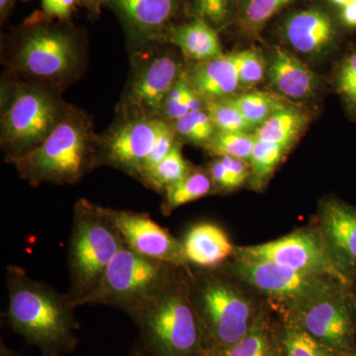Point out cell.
Here are the masks:
<instances>
[{
  "label": "cell",
  "mask_w": 356,
  "mask_h": 356,
  "mask_svg": "<svg viewBox=\"0 0 356 356\" xmlns=\"http://www.w3.org/2000/svg\"><path fill=\"white\" fill-rule=\"evenodd\" d=\"M83 63V48L76 37L50 25L26 30L10 53L14 72L51 88L74 79Z\"/></svg>",
  "instance_id": "obj_8"
},
{
  "label": "cell",
  "mask_w": 356,
  "mask_h": 356,
  "mask_svg": "<svg viewBox=\"0 0 356 356\" xmlns=\"http://www.w3.org/2000/svg\"><path fill=\"white\" fill-rule=\"evenodd\" d=\"M336 356H356V348L353 350L343 351V353H339Z\"/></svg>",
  "instance_id": "obj_45"
},
{
  "label": "cell",
  "mask_w": 356,
  "mask_h": 356,
  "mask_svg": "<svg viewBox=\"0 0 356 356\" xmlns=\"http://www.w3.org/2000/svg\"><path fill=\"white\" fill-rule=\"evenodd\" d=\"M222 159L224 165L228 168L234 180L238 187L242 186L243 184L250 179V170L248 163L242 159L229 158V156H219Z\"/></svg>",
  "instance_id": "obj_39"
},
{
  "label": "cell",
  "mask_w": 356,
  "mask_h": 356,
  "mask_svg": "<svg viewBox=\"0 0 356 356\" xmlns=\"http://www.w3.org/2000/svg\"><path fill=\"white\" fill-rule=\"evenodd\" d=\"M355 285L337 281L286 314L336 355L356 348Z\"/></svg>",
  "instance_id": "obj_9"
},
{
  "label": "cell",
  "mask_w": 356,
  "mask_h": 356,
  "mask_svg": "<svg viewBox=\"0 0 356 356\" xmlns=\"http://www.w3.org/2000/svg\"><path fill=\"white\" fill-rule=\"evenodd\" d=\"M172 54H161L140 65L131 79L123 103L126 117H161L166 96L184 74Z\"/></svg>",
  "instance_id": "obj_13"
},
{
  "label": "cell",
  "mask_w": 356,
  "mask_h": 356,
  "mask_svg": "<svg viewBox=\"0 0 356 356\" xmlns=\"http://www.w3.org/2000/svg\"><path fill=\"white\" fill-rule=\"evenodd\" d=\"M6 318L14 332L43 356H62L76 348L77 306L70 293L60 294L17 266L6 267Z\"/></svg>",
  "instance_id": "obj_1"
},
{
  "label": "cell",
  "mask_w": 356,
  "mask_h": 356,
  "mask_svg": "<svg viewBox=\"0 0 356 356\" xmlns=\"http://www.w3.org/2000/svg\"><path fill=\"white\" fill-rule=\"evenodd\" d=\"M289 149L274 143L257 140L248 163L250 170L248 181L252 189L261 191L266 186L267 182Z\"/></svg>",
  "instance_id": "obj_28"
},
{
  "label": "cell",
  "mask_w": 356,
  "mask_h": 356,
  "mask_svg": "<svg viewBox=\"0 0 356 356\" xmlns=\"http://www.w3.org/2000/svg\"><path fill=\"white\" fill-rule=\"evenodd\" d=\"M255 143L257 138L254 135L217 131L204 149L214 156H229L250 163Z\"/></svg>",
  "instance_id": "obj_31"
},
{
  "label": "cell",
  "mask_w": 356,
  "mask_h": 356,
  "mask_svg": "<svg viewBox=\"0 0 356 356\" xmlns=\"http://www.w3.org/2000/svg\"><path fill=\"white\" fill-rule=\"evenodd\" d=\"M125 245L108 208L86 199L77 201L67 252L70 295L77 307L86 305L110 262Z\"/></svg>",
  "instance_id": "obj_5"
},
{
  "label": "cell",
  "mask_w": 356,
  "mask_h": 356,
  "mask_svg": "<svg viewBox=\"0 0 356 356\" xmlns=\"http://www.w3.org/2000/svg\"><path fill=\"white\" fill-rule=\"evenodd\" d=\"M232 259L273 262L303 273L332 276L350 284L337 270L322 236L313 225L295 229L271 242L243 247L236 245Z\"/></svg>",
  "instance_id": "obj_11"
},
{
  "label": "cell",
  "mask_w": 356,
  "mask_h": 356,
  "mask_svg": "<svg viewBox=\"0 0 356 356\" xmlns=\"http://www.w3.org/2000/svg\"><path fill=\"white\" fill-rule=\"evenodd\" d=\"M334 86L348 114L356 118V47L346 53L337 64Z\"/></svg>",
  "instance_id": "obj_33"
},
{
  "label": "cell",
  "mask_w": 356,
  "mask_h": 356,
  "mask_svg": "<svg viewBox=\"0 0 356 356\" xmlns=\"http://www.w3.org/2000/svg\"><path fill=\"white\" fill-rule=\"evenodd\" d=\"M184 76L205 102L228 99L240 89L234 54L196 63Z\"/></svg>",
  "instance_id": "obj_19"
},
{
  "label": "cell",
  "mask_w": 356,
  "mask_h": 356,
  "mask_svg": "<svg viewBox=\"0 0 356 356\" xmlns=\"http://www.w3.org/2000/svg\"><path fill=\"white\" fill-rule=\"evenodd\" d=\"M355 312H356V291H355Z\"/></svg>",
  "instance_id": "obj_46"
},
{
  "label": "cell",
  "mask_w": 356,
  "mask_h": 356,
  "mask_svg": "<svg viewBox=\"0 0 356 356\" xmlns=\"http://www.w3.org/2000/svg\"><path fill=\"white\" fill-rule=\"evenodd\" d=\"M133 27L156 38L177 15L182 0H110Z\"/></svg>",
  "instance_id": "obj_22"
},
{
  "label": "cell",
  "mask_w": 356,
  "mask_h": 356,
  "mask_svg": "<svg viewBox=\"0 0 356 356\" xmlns=\"http://www.w3.org/2000/svg\"><path fill=\"white\" fill-rule=\"evenodd\" d=\"M310 116L305 110L289 104L269 117L257 127V140L274 143L290 149L308 125Z\"/></svg>",
  "instance_id": "obj_23"
},
{
  "label": "cell",
  "mask_w": 356,
  "mask_h": 356,
  "mask_svg": "<svg viewBox=\"0 0 356 356\" xmlns=\"http://www.w3.org/2000/svg\"><path fill=\"white\" fill-rule=\"evenodd\" d=\"M196 17L214 27H224L232 14V0H194Z\"/></svg>",
  "instance_id": "obj_36"
},
{
  "label": "cell",
  "mask_w": 356,
  "mask_h": 356,
  "mask_svg": "<svg viewBox=\"0 0 356 356\" xmlns=\"http://www.w3.org/2000/svg\"><path fill=\"white\" fill-rule=\"evenodd\" d=\"M287 43L297 53L318 58L336 50L341 35L329 14L318 9H305L293 14L283 28Z\"/></svg>",
  "instance_id": "obj_16"
},
{
  "label": "cell",
  "mask_w": 356,
  "mask_h": 356,
  "mask_svg": "<svg viewBox=\"0 0 356 356\" xmlns=\"http://www.w3.org/2000/svg\"><path fill=\"white\" fill-rule=\"evenodd\" d=\"M293 0H243L240 22L250 36H259L264 26Z\"/></svg>",
  "instance_id": "obj_30"
},
{
  "label": "cell",
  "mask_w": 356,
  "mask_h": 356,
  "mask_svg": "<svg viewBox=\"0 0 356 356\" xmlns=\"http://www.w3.org/2000/svg\"><path fill=\"white\" fill-rule=\"evenodd\" d=\"M126 245L138 254L177 266H191L182 241L154 222L147 213L108 208Z\"/></svg>",
  "instance_id": "obj_15"
},
{
  "label": "cell",
  "mask_w": 356,
  "mask_h": 356,
  "mask_svg": "<svg viewBox=\"0 0 356 356\" xmlns=\"http://www.w3.org/2000/svg\"><path fill=\"white\" fill-rule=\"evenodd\" d=\"M277 314L280 320L281 356L337 355L334 351L312 337L294 318L286 314Z\"/></svg>",
  "instance_id": "obj_25"
},
{
  "label": "cell",
  "mask_w": 356,
  "mask_h": 356,
  "mask_svg": "<svg viewBox=\"0 0 356 356\" xmlns=\"http://www.w3.org/2000/svg\"><path fill=\"white\" fill-rule=\"evenodd\" d=\"M329 1L331 2L332 6L339 8V10H341V9L344 8V7L350 6L351 2L355 1V0H329Z\"/></svg>",
  "instance_id": "obj_43"
},
{
  "label": "cell",
  "mask_w": 356,
  "mask_h": 356,
  "mask_svg": "<svg viewBox=\"0 0 356 356\" xmlns=\"http://www.w3.org/2000/svg\"><path fill=\"white\" fill-rule=\"evenodd\" d=\"M313 226L332 264L344 280L356 284V207L337 197L321 201Z\"/></svg>",
  "instance_id": "obj_14"
},
{
  "label": "cell",
  "mask_w": 356,
  "mask_h": 356,
  "mask_svg": "<svg viewBox=\"0 0 356 356\" xmlns=\"http://www.w3.org/2000/svg\"><path fill=\"white\" fill-rule=\"evenodd\" d=\"M267 70L273 88L284 98L310 99L320 86V77L308 65L280 47L273 49Z\"/></svg>",
  "instance_id": "obj_17"
},
{
  "label": "cell",
  "mask_w": 356,
  "mask_h": 356,
  "mask_svg": "<svg viewBox=\"0 0 356 356\" xmlns=\"http://www.w3.org/2000/svg\"><path fill=\"white\" fill-rule=\"evenodd\" d=\"M189 293L207 348L235 343L254 327L268 307L261 294L222 266H191Z\"/></svg>",
  "instance_id": "obj_2"
},
{
  "label": "cell",
  "mask_w": 356,
  "mask_h": 356,
  "mask_svg": "<svg viewBox=\"0 0 356 356\" xmlns=\"http://www.w3.org/2000/svg\"><path fill=\"white\" fill-rule=\"evenodd\" d=\"M130 356H147L146 351L144 350V348H142V346L139 344L136 350H134L132 355Z\"/></svg>",
  "instance_id": "obj_44"
},
{
  "label": "cell",
  "mask_w": 356,
  "mask_h": 356,
  "mask_svg": "<svg viewBox=\"0 0 356 356\" xmlns=\"http://www.w3.org/2000/svg\"><path fill=\"white\" fill-rule=\"evenodd\" d=\"M17 0H0V15L1 21L6 19L15 6Z\"/></svg>",
  "instance_id": "obj_42"
},
{
  "label": "cell",
  "mask_w": 356,
  "mask_h": 356,
  "mask_svg": "<svg viewBox=\"0 0 356 356\" xmlns=\"http://www.w3.org/2000/svg\"><path fill=\"white\" fill-rule=\"evenodd\" d=\"M181 241L188 264L200 269L224 266L233 257L236 248L224 229L210 222L193 225Z\"/></svg>",
  "instance_id": "obj_18"
},
{
  "label": "cell",
  "mask_w": 356,
  "mask_h": 356,
  "mask_svg": "<svg viewBox=\"0 0 356 356\" xmlns=\"http://www.w3.org/2000/svg\"><path fill=\"white\" fill-rule=\"evenodd\" d=\"M170 125L161 117H126L102 139V165L139 178L159 138Z\"/></svg>",
  "instance_id": "obj_12"
},
{
  "label": "cell",
  "mask_w": 356,
  "mask_h": 356,
  "mask_svg": "<svg viewBox=\"0 0 356 356\" xmlns=\"http://www.w3.org/2000/svg\"><path fill=\"white\" fill-rule=\"evenodd\" d=\"M156 39L175 44L185 58L196 63L224 55L217 30L197 17L186 24L168 26Z\"/></svg>",
  "instance_id": "obj_21"
},
{
  "label": "cell",
  "mask_w": 356,
  "mask_h": 356,
  "mask_svg": "<svg viewBox=\"0 0 356 356\" xmlns=\"http://www.w3.org/2000/svg\"><path fill=\"white\" fill-rule=\"evenodd\" d=\"M205 109L217 131L248 133L252 128L238 110L227 100H207Z\"/></svg>",
  "instance_id": "obj_34"
},
{
  "label": "cell",
  "mask_w": 356,
  "mask_h": 356,
  "mask_svg": "<svg viewBox=\"0 0 356 356\" xmlns=\"http://www.w3.org/2000/svg\"><path fill=\"white\" fill-rule=\"evenodd\" d=\"M216 191L207 168H192L191 172L163 193L161 212L165 216L185 204L206 197Z\"/></svg>",
  "instance_id": "obj_24"
},
{
  "label": "cell",
  "mask_w": 356,
  "mask_h": 356,
  "mask_svg": "<svg viewBox=\"0 0 356 356\" xmlns=\"http://www.w3.org/2000/svg\"><path fill=\"white\" fill-rule=\"evenodd\" d=\"M192 168L193 166L182 156L181 144L177 140L170 153L154 168L143 175L139 181L149 189L163 194L170 187L186 177Z\"/></svg>",
  "instance_id": "obj_26"
},
{
  "label": "cell",
  "mask_w": 356,
  "mask_h": 356,
  "mask_svg": "<svg viewBox=\"0 0 356 356\" xmlns=\"http://www.w3.org/2000/svg\"><path fill=\"white\" fill-rule=\"evenodd\" d=\"M172 124L177 137L185 142L203 147H206L217 132L206 109L191 112Z\"/></svg>",
  "instance_id": "obj_32"
},
{
  "label": "cell",
  "mask_w": 356,
  "mask_h": 356,
  "mask_svg": "<svg viewBox=\"0 0 356 356\" xmlns=\"http://www.w3.org/2000/svg\"><path fill=\"white\" fill-rule=\"evenodd\" d=\"M2 110L0 144L7 159L39 147L62 123L72 105L43 83H16Z\"/></svg>",
  "instance_id": "obj_6"
},
{
  "label": "cell",
  "mask_w": 356,
  "mask_h": 356,
  "mask_svg": "<svg viewBox=\"0 0 356 356\" xmlns=\"http://www.w3.org/2000/svg\"><path fill=\"white\" fill-rule=\"evenodd\" d=\"M44 15L49 18L69 19L79 0H41Z\"/></svg>",
  "instance_id": "obj_38"
},
{
  "label": "cell",
  "mask_w": 356,
  "mask_h": 356,
  "mask_svg": "<svg viewBox=\"0 0 356 356\" xmlns=\"http://www.w3.org/2000/svg\"><path fill=\"white\" fill-rule=\"evenodd\" d=\"M222 266L261 294L276 312L291 311L341 281L332 276L303 273L268 261L231 259Z\"/></svg>",
  "instance_id": "obj_10"
},
{
  "label": "cell",
  "mask_w": 356,
  "mask_h": 356,
  "mask_svg": "<svg viewBox=\"0 0 356 356\" xmlns=\"http://www.w3.org/2000/svg\"><path fill=\"white\" fill-rule=\"evenodd\" d=\"M180 267L138 254L127 245L110 262L86 305L114 307L132 317L175 277Z\"/></svg>",
  "instance_id": "obj_7"
},
{
  "label": "cell",
  "mask_w": 356,
  "mask_h": 356,
  "mask_svg": "<svg viewBox=\"0 0 356 356\" xmlns=\"http://www.w3.org/2000/svg\"><path fill=\"white\" fill-rule=\"evenodd\" d=\"M6 161L33 186L76 184L102 165V139L96 135L90 117L72 105L62 123L39 147Z\"/></svg>",
  "instance_id": "obj_3"
},
{
  "label": "cell",
  "mask_w": 356,
  "mask_h": 356,
  "mask_svg": "<svg viewBox=\"0 0 356 356\" xmlns=\"http://www.w3.org/2000/svg\"><path fill=\"white\" fill-rule=\"evenodd\" d=\"M225 100L235 106L252 127H259L269 117L289 105L284 97L259 90L250 91Z\"/></svg>",
  "instance_id": "obj_27"
},
{
  "label": "cell",
  "mask_w": 356,
  "mask_h": 356,
  "mask_svg": "<svg viewBox=\"0 0 356 356\" xmlns=\"http://www.w3.org/2000/svg\"><path fill=\"white\" fill-rule=\"evenodd\" d=\"M202 356H281L280 316L268 304L245 337L229 346L205 348Z\"/></svg>",
  "instance_id": "obj_20"
},
{
  "label": "cell",
  "mask_w": 356,
  "mask_h": 356,
  "mask_svg": "<svg viewBox=\"0 0 356 356\" xmlns=\"http://www.w3.org/2000/svg\"><path fill=\"white\" fill-rule=\"evenodd\" d=\"M238 70L240 89L250 88L264 79L266 74V60L261 53L254 49L234 53Z\"/></svg>",
  "instance_id": "obj_35"
},
{
  "label": "cell",
  "mask_w": 356,
  "mask_h": 356,
  "mask_svg": "<svg viewBox=\"0 0 356 356\" xmlns=\"http://www.w3.org/2000/svg\"><path fill=\"white\" fill-rule=\"evenodd\" d=\"M205 104L202 96L192 88L182 74L166 96L161 116L172 123L191 112L205 109Z\"/></svg>",
  "instance_id": "obj_29"
},
{
  "label": "cell",
  "mask_w": 356,
  "mask_h": 356,
  "mask_svg": "<svg viewBox=\"0 0 356 356\" xmlns=\"http://www.w3.org/2000/svg\"><path fill=\"white\" fill-rule=\"evenodd\" d=\"M339 11L341 24L348 29H356V0Z\"/></svg>",
  "instance_id": "obj_40"
},
{
  "label": "cell",
  "mask_w": 356,
  "mask_h": 356,
  "mask_svg": "<svg viewBox=\"0 0 356 356\" xmlns=\"http://www.w3.org/2000/svg\"><path fill=\"white\" fill-rule=\"evenodd\" d=\"M207 170L216 191H233L238 188L228 168L219 156H215V159L211 161L208 165Z\"/></svg>",
  "instance_id": "obj_37"
},
{
  "label": "cell",
  "mask_w": 356,
  "mask_h": 356,
  "mask_svg": "<svg viewBox=\"0 0 356 356\" xmlns=\"http://www.w3.org/2000/svg\"><path fill=\"white\" fill-rule=\"evenodd\" d=\"M191 266L180 267L166 286L131 317L147 356H202L205 334L189 293Z\"/></svg>",
  "instance_id": "obj_4"
},
{
  "label": "cell",
  "mask_w": 356,
  "mask_h": 356,
  "mask_svg": "<svg viewBox=\"0 0 356 356\" xmlns=\"http://www.w3.org/2000/svg\"><path fill=\"white\" fill-rule=\"evenodd\" d=\"M86 8H88L89 13L92 15H98L100 13V8L105 0H79Z\"/></svg>",
  "instance_id": "obj_41"
}]
</instances>
